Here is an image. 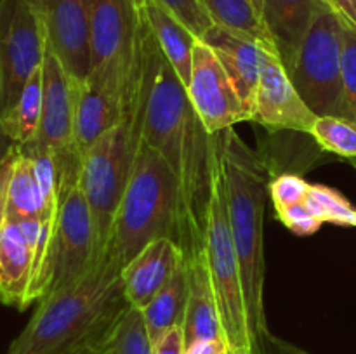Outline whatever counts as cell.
<instances>
[{"label": "cell", "instance_id": "1", "mask_svg": "<svg viewBox=\"0 0 356 354\" xmlns=\"http://www.w3.org/2000/svg\"><path fill=\"white\" fill-rule=\"evenodd\" d=\"M132 118L139 141L156 149L176 174L181 194L177 246L191 259L204 252L218 134L204 127L186 85L156 44L141 10Z\"/></svg>", "mask_w": 356, "mask_h": 354}, {"label": "cell", "instance_id": "2", "mask_svg": "<svg viewBox=\"0 0 356 354\" xmlns=\"http://www.w3.org/2000/svg\"><path fill=\"white\" fill-rule=\"evenodd\" d=\"M127 307L120 271L103 257L80 281L42 297L6 354H65L104 335Z\"/></svg>", "mask_w": 356, "mask_h": 354}, {"label": "cell", "instance_id": "3", "mask_svg": "<svg viewBox=\"0 0 356 354\" xmlns=\"http://www.w3.org/2000/svg\"><path fill=\"white\" fill-rule=\"evenodd\" d=\"M218 144L228 200L229 228L242 269L250 333L256 354H259L261 340L268 333L263 297L264 203L266 194H270V174L263 156L250 149L233 127L219 132Z\"/></svg>", "mask_w": 356, "mask_h": 354}, {"label": "cell", "instance_id": "4", "mask_svg": "<svg viewBox=\"0 0 356 354\" xmlns=\"http://www.w3.org/2000/svg\"><path fill=\"white\" fill-rule=\"evenodd\" d=\"M181 194L176 174L156 149L138 139L131 177L115 214L104 259L122 271L148 243L179 238Z\"/></svg>", "mask_w": 356, "mask_h": 354}, {"label": "cell", "instance_id": "5", "mask_svg": "<svg viewBox=\"0 0 356 354\" xmlns=\"http://www.w3.org/2000/svg\"><path fill=\"white\" fill-rule=\"evenodd\" d=\"M56 160L59 208L44 267L28 295L30 304L80 281L101 260L92 215L79 184L82 156L76 149H70L58 153Z\"/></svg>", "mask_w": 356, "mask_h": 354}, {"label": "cell", "instance_id": "6", "mask_svg": "<svg viewBox=\"0 0 356 354\" xmlns=\"http://www.w3.org/2000/svg\"><path fill=\"white\" fill-rule=\"evenodd\" d=\"M204 252L209 271H211L221 325L232 354H256L249 314H247L245 295H243L242 269H240L238 253H236L235 239L229 228L228 200H226L219 144L218 163H216L212 193L207 208Z\"/></svg>", "mask_w": 356, "mask_h": 354}, {"label": "cell", "instance_id": "7", "mask_svg": "<svg viewBox=\"0 0 356 354\" xmlns=\"http://www.w3.org/2000/svg\"><path fill=\"white\" fill-rule=\"evenodd\" d=\"M343 19L322 0L302 40L294 66L289 69L292 83L316 117H344Z\"/></svg>", "mask_w": 356, "mask_h": 354}, {"label": "cell", "instance_id": "8", "mask_svg": "<svg viewBox=\"0 0 356 354\" xmlns=\"http://www.w3.org/2000/svg\"><path fill=\"white\" fill-rule=\"evenodd\" d=\"M138 149L132 113L101 135L80 160L79 184L92 215L97 252L103 259L115 214L131 177Z\"/></svg>", "mask_w": 356, "mask_h": 354}, {"label": "cell", "instance_id": "9", "mask_svg": "<svg viewBox=\"0 0 356 354\" xmlns=\"http://www.w3.org/2000/svg\"><path fill=\"white\" fill-rule=\"evenodd\" d=\"M138 28V0H90L92 65L87 78L134 90Z\"/></svg>", "mask_w": 356, "mask_h": 354}, {"label": "cell", "instance_id": "10", "mask_svg": "<svg viewBox=\"0 0 356 354\" xmlns=\"http://www.w3.org/2000/svg\"><path fill=\"white\" fill-rule=\"evenodd\" d=\"M47 38L33 0L0 2V121L44 62Z\"/></svg>", "mask_w": 356, "mask_h": 354}, {"label": "cell", "instance_id": "11", "mask_svg": "<svg viewBox=\"0 0 356 354\" xmlns=\"http://www.w3.org/2000/svg\"><path fill=\"white\" fill-rule=\"evenodd\" d=\"M186 90L202 124L211 134H219L236 124L249 121V115L225 66L202 40L195 44Z\"/></svg>", "mask_w": 356, "mask_h": 354}, {"label": "cell", "instance_id": "12", "mask_svg": "<svg viewBox=\"0 0 356 354\" xmlns=\"http://www.w3.org/2000/svg\"><path fill=\"white\" fill-rule=\"evenodd\" d=\"M44 23L47 47L75 82L89 76L90 0H33Z\"/></svg>", "mask_w": 356, "mask_h": 354}, {"label": "cell", "instance_id": "13", "mask_svg": "<svg viewBox=\"0 0 356 354\" xmlns=\"http://www.w3.org/2000/svg\"><path fill=\"white\" fill-rule=\"evenodd\" d=\"M80 83L68 75L59 59L45 49L42 62V117L37 137L28 144L65 153L75 148V115Z\"/></svg>", "mask_w": 356, "mask_h": 354}, {"label": "cell", "instance_id": "14", "mask_svg": "<svg viewBox=\"0 0 356 354\" xmlns=\"http://www.w3.org/2000/svg\"><path fill=\"white\" fill-rule=\"evenodd\" d=\"M316 115L299 96L287 68L277 54L268 52L261 71L250 121L268 130H294L312 134Z\"/></svg>", "mask_w": 356, "mask_h": 354}, {"label": "cell", "instance_id": "15", "mask_svg": "<svg viewBox=\"0 0 356 354\" xmlns=\"http://www.w3.org/2000/svg\"><path fill=\"white\" fill-rule=\"evenodd\" d=\"M134 94L113 83L86 78L80 83L75 115V148L80 156L110 128L129 117Z\"/></svg>", "mask_w": 356, "mask_h": 354}, {"label": "cell", "instance_id": "16", "mask_svg": "<svg viewBox=\"0 0 356 354\" xmlns=\"http://www.w3.org/2000/svg\"><path fill=\"white\" fill-rule=\"evenodd\" d=\"M200 40L205 42L216 52L221 65L225 66L226 73L232 78L233 85H235L236 92L242 99L250 121L264 58L270 51L263 47L259 42L243 37V35L228 30L221 24H212Z\"/></svg>", "mask_w": 356, "mask_h": 354}, {"label": "cell", "instance_id": "17", "mask_svg": "<svg viewBox=\"0 0 356 354\" xmlns=\"http://www.w3.org/2000/svg\"><path fill=\"white\" fill-rule=\"evenodd\" d=\"M183 260V250L174 239L159 238L148 243L120 271L129 305L139 311L145 309L152 298L169 283Z\"/></svg>", "mask_w": 356, "mask_h": 354}, {"label": "cell", "instance_id": "18", "mask_svg": "<svg viewBox=\"0 0 356 354\" xmlns=\"http://www.w3.org/2000/svg\"><path fill=\"white\" fill-rule=\"evenodd\" d=\"M186 260L188 304L183 326H181L183 328L184 347L197 342V340L226 339L205 252L197 253V255Z\"/></svg>", "mask_w": 356, "mask_h": 354}, {"label": "cell", "instance_id": "19", "mask_svg": "<svg viewBox=\"0 0 356 354\" xmlns=\"http://www.w3.org/2000/svg\"><path fill=\"white\" fill-rule=\"evenodd\" d=\"M320 3L322 0H263L261 19L287 71L294 66Z\"/></svg>", "mask_w": 356, "mask_h": 354}, {"label": "cell", "instance_id": "20", "mask_svg": "<svg viewBox=\"0 0 356 354\" xmlns=\"http://www.w3.org/2000/svg\"><path fill=\"white\" fill-rule=\"evenodd\" d=\"M33 276V248L17 222L6 219L0 229V301L24 311Z\"/></svg>", "mask_w": 356, "mask_h": 354}, {"label": "cell", "instance_id": "21", "mask_svg": "<svg viewBox=\"0 0 356 354\" xmlns=\"http://www.w3.org/2000/svg\"><path fill=\"white\" fill-rule=\"evenodd\" d=\"M138 7L148 23L156 44L160 45L184 85H188L191 75L193 49L200 38L159 0H138Z\"/></svg>", "mask_w": 356, "mask_h": 354}, {"label": "cell", "instance_id": "22", "mask_svg": "<svg viewBox=\"0 0 356 354\" xmlns=\"http://www.w3.org/2000/svg\"><path fill=\"white\" fill-rule=\"evenodd\" d=\"M188 304V260L181 262L169 283L141 309L152 344L162 339L176 326H183Z\"/></svg>", "mask_w": 356, "mask_h": 354}, {"label": "cell", "instance_id": "23", "mask_svg": "<svg viewBox=\"0 0 356 354\" xmlns=\"http://www.w3.org/2000/svg\"><path fill=\"white\" fill-rule=\"evenodd\" d=\"M56 214L58 210H51L45 203L30 156L21 153L17 146V156L9 180V193H7L6 219L19 222L24 219H44Z\"/></svg>", "mask_w": 356, "mask_h": 354}, {"label": "cell", "instance_id": "24", "mask_svg": "<svg viewBox=\"0 0 356 354\" xmlns=\"http://www.w3.org/2000/svg\"><path fill=\"white\" fill-rule=\"evenodd\" d=\"M212 23L259 42L263 47L277 54L273 40L250 0H200Z\"/></svg>", "mask_w": 356, "mask_h": 354}, {"label": "cell", "instance_id": "25", "mask_svg": "<svg viewBox=\"0 0 356 354\" xmlns=\"http://www.w3.org/2000/svg\"><path fill=\"white\" fill-rule=\"evenodd\" d=\"M42 117V66L35 69L33 75L21 90L10 113L3 118V130L10 135L17 146L28 144L37 137Z\"/></svg>", "mask_w": 356, "mask_h": 354}, {"label": "cell", "instance_id": "26", "mask_svg": "<svg viewBox=\"0 0 356 354\" xmlns=\"http://www.w3.org/2000/svg\"><path fill=\"white\" fill-rule=\"evenodd\" d=\"M104 354H153L145 318L139 309L129 305L108 333Z\"/></svg>", "mask_w": 356, "mask_h": 354}, {"label": "cell", "instance_id": "27", "mask_svg": "<svg viewBox=\"0 0 356 354\" xmlns=\"http://www.w3.org/2000/svg\"><path fill=\"white\" fill-rule=\"evenodd\" d=\"M309 135L325 151L348 160L356 158V121L350 118L316 117Z\"/></svg>", "mask_w": 356, "mask_h": 354}, {"label": "cell", "instance_id": "28", "mask_svg": "<svg viewBox=\"0 0 356 354\" xmlns=\"http://www.w3.org/2000/svg\"><path fill=\"white\" fill-rule=\"evenodd\" d=\"M306 205L320 222L336 226H356V208L344 194L323 184H312Z\"/></svg>", "mask_w": 356, "mask_h": 354}, {"label": "cell", "instance_id": "29", "mask_svg": "<svg viewBox=\"0 0 356 354\" xmlns=\"http://www.w3.org/2000/svg\"><path fill=\"white\" fill-rule=\"evenodd\" d=\"M343 19V17H341ZM343 78H344V103L350 120L356 121V28L343 19Z\"/></svg>", "mask_w": 356, "mask_h": 354}, {"label": "cell", "instance_id": "30", "mask_svg": "<svg viewBox=\"0 0 356 354\" xmlns=\"http://www.w3.org/2000/svg\"><path fill=\"white\" fill-rule=\"evenodd\" d=\"M309 187L312 184L306 183L298 174H280L273 180H270L268 193L273 201L275 210H278V208L291 207L296 203H305Z\"/></svg>", "mask_w": 356, "mask_h": 354}, {"label": "cell", "instance_id": "31", "mask_svg": "<svg viewBox=\"0 0 356 354\" xmlns=\"http://www.w3.org/2000/svg\"><path fill=\"white\" fill-rule=\"evenodd\" d=\"M174 16L179 17L198 38L204 37L205 31L212 26V19L204 9L200 0H159Z\"/></svg>", "mask_w": 356, "mask_h": 354}, {"label": "cell", "instance_id": "32", "mask_svg": "<svg viewBox=\"0 0 356 354\" xmlns=\"http://www.w3.org/2000/svg\"><path fill=\"white\" fill-rule=\"evenodd\" d=\"M275 212H277L278 219L284 222L285 228L291 229L296 235L309 236L318 231L320 226H322V222L313 215V212L309 210L306 203H296L291 207L278 208Z\"/></svg>", "mask_w": 356, "mask_h": 354}, {"label": "cell", "instance_id": "33", "mask_svg": "<svg viewBox=\"0 0 356 354\" xmlns=\"http://www.w3.org/2000/svg\"><path fill=\"white\" fill-rule=\"evenodd\" d=\"M17 156V146L7 155V158L0 163V229L6 222L7 214V193H9V180L13 176L14 162Z\"/></svg>", "mask_w": 356, "mask_h": 354}, {"label": "cell", "instance_id": "34", "mask_svg": "<svg viewBox=\"0 0 356 354\" xmlns=\"http://www.w3.org/2000/svg\"><path fill=\"white\" fill-rule=\"evenodd\" d=\"M153 354H184L183 328L176 326L153 344Z\"/></svg>", "mask_w": 356, "mask_h": 354}, {"label": "cell", "instance_id": "35", "mask_svg": "<svg viewBox=\"0 0 356 354\" xmlns=\"http://www.w3.org/2000/svg\"><path fill=\"white\" fill-rule=\"evenodd\" d=\"M184 354H232V349L226 339H205L184 347Z\"/></svg>", "mask_w": 356, "mask_h": 354}, {"label": "cell", "instance_id": "36", "mask_svg": "<svg viewBox=\"0 0 356 354\" xmlns=\"http://www.w3.org/2000/svg\"><path fill=\"white\" fill-rule=\"evenodd\" d=\"M259 354H308V353L291 346V344L275 339V337L268 332L266 335L263 337V340H261Z\"/></svg>", "mask_w": 356, "mask_h": 354}, {"label": "cell", "instance_id": "37", "mask_svg": "<svg viewBox=\"0 0 356 354\" xmlns=\"http://www.w3.org/2000/svg\"><path fill=\"white\" fill-rule=\"evenodd\" d=\"M330 7L343 17L346 23L356 28V0H327Z\"/></svg>", "mask_w": 356, "mask_h": 354}, {"label": "cell", "instance_id": "38", "mask_svg": "<svg viewBox=\"0 0 356 354\" xmlns=\"http://www.w3.org/2000/svg\"><path fill=\"white\" fill-rule=\"evenodd\" d=\"M110 330H108L104 335L97 337V339L90 340V342L82 344V346L75 347V349L68 351V353H65V354H104V346H106V339H108V333H110Z\"/></svg>", "mask_w": 356, "mask_h": 354}, {"label": "cell", "instance_id": "39", "mask_svg": "<svg viewBox=\"0 0 356 354\" xmlns=\"http://www.w3.org/2000/svg\"><path fill=\"white\" fill-rule=\"evenodd\" d=\"M16 142L10 139V135L7 134L6 130H3L2 124H0V163L3 162V160L7 158V155H9L10 151H13L14 148H16Z\"/></svg>", "mask_w": 356, "mask_h": 354}, {"label": "cell", "instance_id": "40", "mask_svg": "<svg viewBox=\"0 0 356 354\" xmlns=\"http://www.w3.org/2000/svg\"><path fill=\"white\" fill-rule=\"evenodd\" d=\"M250 2H252V6L256 7V10L259 12V16H261V7H263V0H250Z\"/></svg>", "mask_w": 356, "mask_h": 354}, {"label": "cell", "instance_id": "41", "mask_svg": "<svg viewBox=\"0 0 356 354\" xmlns=\"http://www.w3.org/2000/svg\"><path fill=\"white\" fill-rule=\"evenodd\" d=\"M350 163H351V165H353V169L356 170V158H353V160H350Z\"/></svg>", "mask_w": 356, "mask_h": 354}, {"label": "cell", "instance_id": "42", "mask_svg": "<svg viewBox=\"0 0 356 354\" xmlns=\"http://www.w3.org/2000/svg\"><path fill=\"white\" fill-rule=\"evenodd\" d=\"M0 2H2V0H0Z\"/></svg>", "mask_w": 356, "mask_h": 354}]
</instances>
